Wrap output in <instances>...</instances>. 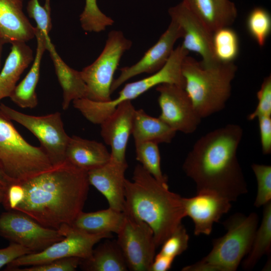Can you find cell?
Segmentation results:
<instances>
[{"label":"cell","mask_w":271,"mask_h":271,"mask_svg":"<svg viewBox=\"0 0 271 271\" xmlns=\"http://www.w3.org/2000/svg\"><path fill=\"white\" fill-rule=\"evenodd\" d=\"M21 184L25 196L14 210L55 229L70 225L83 211L90 185L87 172L66 160Z\"/></svg>","instance_id":"6da1fadb"},{"label":"cell","mask_w":271,"mask_h":271,"mask_svg":"<svg viewBox=\"0 0 271 271\" xmlns=\"http://www.w3.org/2000/svg\"><path fill=\"white\" fill-rule=\"evenodd\" d=\"M242 136V127L231 123L208 132L196 142L183 169L195 182L197 193H214L232 202L247 192L237 156Z\"/></svg>","instance_id":"7a4b0ae2"},{"label":"cell","mask_w":271,"mask_h":271,"mask_svg":"<svg viewBox=\"0 0 271 271\" xmlns=\"http://www.w3.org/2000/svg\"><path fill=\"white\" fill-rule=\"evenodd\" d=\"M132 180H125L123 212L150 226L158 247L186 216L183 197L171 192L168 185L157 181L141 164L134 168Z\"/></svg>","instance_id":"3957f363"},{"label":"cell","mask_w":271,"mask_h":271,"mask_svg":"<svg viewBox=\"0 0 271 271\" xmlns=\"http://www.w3.org/2000/svg\"><path fill=\"white\" fill-rule=\"evenodd\" d=\"M236 71L233 62L206 67L188 55L184 58L182 64L184 89L201 118L225 108Z\"/></svg>","instance_id":"277c9868"},{"label":"cell","mask_w":271,"mask_h":271,"mask_svg":"<svg viewBox=\"0 0 271 271\" xmlns=\"http://www.w3.org/2000/svg\"><path fill=\"white\" fill-rule=\"evenodd\" d=\"M258 216L236 213L223 222L227 232L213 241L210 252L200 260L184 267L183 271H235L251 247Z\"/></svg>","instance_id":"5b68a950"},{"label":"cell","mask_w":271,"mask_h":271,"mask_svg":"<svg viewBox=\"0 0 271 271\" xmlns=\"http://www.w3.org/2000/svg\"><path fill=\"white\" fill-rule=\"evenodd\" d=\"M189 52L181 45L172 52L165 65L159 71L142 79L126 84L118 96L107 102H98L87 98L73 101L75 108L91 123L100 124L121 102L131 101L151 88L163 83L174 84L184 88L185 80L182 64Z\"/></svg>","instance_id":"8992f818"},{"label":"cell","mask_w":271,"mask_h":271,"mask_svg":"<svg viewBox=\"0 0 271 271\" xmlns=\"http://www.w3.org/2000/svg\"><path fill=\"white\" fill-rule=\"evenodd\" d=\"M52 166L41 147L27 142L0 111V170L11 183H21Z\"/></svg>","instance_id":"52a82bcc"},{"label":"cell","mask_w":271,"mask_h":271,"mask_svg":"<svg viewBox=\"0 0 271 271\" xmlns=\"http://www.w3.org/2000/svg\"><path fill=\"white\" fill-rule=\"evenodd\" d=\"M132 42L120 31L113 30L108 35L104 47L97 59L80 73L87 88V99L98 102L110 100V89L114 74L125 52Z\"/></svg>","instance_id":"ba28073f"},{"label":"cell","mask_w":271,"mask_h":271,"mask_svg":"<svg viewBox=\"0 0 271 271\" xmlns=\"http://www.w3.org/2000/svg\"><path fill=\"white\" fill-rule=\"evenodd\" d=\"M0 111L8 118L23 125L39 140L40 147L52 166L65 161V152L70 139L66 132L59 112L35 116L18 111L0 103Z\"/></svg>","instance_id":"9c48e42d"},{"label":"cell","mask_w":271,"mask_h":271,"mask_svg":"<svg viewBox=\"0 0 271 271\" xmlns=\"http://www.w3.org/2000/svg\"><path fill=\"white\" fill-rule=\"evenodd\" d=\"M65 237L42 251L22 256L9 263L6 270L37 265L62 258L76 257L86 259L92 255L94 245L112 234H90L63 225L58 229Z\"/></svg>","instance_id":"30bf717a"},{"label":"cell","mask_w":271,"mask_h":271,"mask_svg":"<svg viewBox=\"0 0 271 271\" xmlns=\"http://www.w3.org/2000/svg\"><path fill=\"white\" fill-rule=\"evenodd\" d=\"M0 235L33 252L42 251L65 237L58 229L46 227L16 210H7L0 215Z\"/></svg>","instance_id":"8fae6325"},{"label":"cell","mask_w":271,"mask_h":271,"mask_svg":"<svg viewBox=\"0 0 271 271\" xmlns=\"http://www.w3.org/2000/svg\"><path fill=\"white\" fill-rule=\"evenodd\" d=\"M125 216L116 241L128 269L149 271L157 248L154 232L146 222L125 214Z\"/></svg>","instance_id":"7c38bea8"},{"label":"cell","mask_w":271,"mask_h":271,"mask_svg":"<svg viewBox=\"0 0 271 271\" xmlns=\"http://www.w3.org/2000/svg\"><path fill=\"white\" fill-rule=\"evenodd\" d=\"M161 113L159 118L176 131L194 132L201 118L196 112L185 89L170 83L156 86Z\"/></svg>","instance_id":"4fadbf2b"},{"label":"cell","mask_w":271,"mask_h":271,"mask_svg":"<svg viewBox=\"0 0 271 271\" xmlns=\"http://www.w3.org/2000/svg\"><path fill=\"white\" fill-rule=\"evenodd\" d=\"M171 20L176 23L182 31L181 46L189 52L198 53L206 67H214L219 62L215 57L212 47V32L181 2L168 10Z\"/></svg>","instance_id":"5bb4252c"},{"label":"cell","mask_w":271,"mask_h":271,"mask_svg":"<svg viewBox=\"0 0 271 271\" xmlns=\"http://www.w3.org/2000/svg\"><path fill=\"white\" fill-rule=\"evenodd\" d=\"M182 36L179 26L171 20L167 29L158 41L147 51L139 61L131 66L120 69L119 75L112 82L111 93L131 78L143 73L152 74L160 70L173 52L176 42Z\"/></svg>","instance_id":"9a60e30c"},{"label":"cell","mask_w":271,"mask_h":271,"mask_svg":"<svg viewBox=\"0 0 271 271\" xmlns=\"http://www.w3.org/2000/svg\"><path fill=\"white\" fill-rule=\"evenodd\" d=\"M183 202L186 216L194 222L195 235H209L214 223L231 207V202L226 198L206 191L198 192L192 197H183Z\"/></svg>","instance_id":"2e32d148"},{"label":"cell","mask_w":271,"mask_h":271,"mask_svg":"<svg viewBox=\"0 0 271 271\" xmlns=\"http://www.w3.org/2000/svg\"><path fill=\"white\" fill-rule=\"evenodd\" d=\"M135 110L131 101L121 102L100 124L101 136L111 148V158L120 163L126 162L125 152Z\"/></svg>","instance_id":"e0dca14e"},{"label":"cell","mask_w":271,"mask_h":271,"mask_svg":"<svg viewBox=\"0 0 271 271\" xmlns=\"http://www.w3.org/2000/svg\"><path fill=\"white\" fill-rule=\"evenodd\" d=\"M127 162L120 163L110 158L103 166L87 172L90 185L106 199L109 207L123 211L125 204V172Z\"/></svg>","instance_id":"ac0fdd59"},{"label":"cell","mask_w":271,"mask_h":271,"mask_svg":"<svg viewBox=\"0 0 271 271\" xmlns=\"http://www.w3.org/2000/svg\"><path fill=\"white\" fill-rule=\"evenodd\" d=\"M23 0H0V39L3 44L26 42L35 37L36 27L23 11Z\"/></svg>","instance_id":"d6986e66"},{"label":"cell","mask_w":271,"mask_h":271,"mask_svg":"<svg viewBox=\"0 0 271 271\" xmlns=\"http://www.w3.org/2000/svg\"><path fill=\"white\" fill-rule=\"evenodd\" d=\"M182 2L212 33L229 27L237 17L236 6L230 0H183Z\"/></svg>","instance_id":"ffe728a7"},{"label":"cell","mask_w":271,"mask_h":271,"mask_svg":"<svg viewBox=\"0 0 271 271\" xmlns=\"http://www.w3.org/2000/svg\"><path fill=\"white\" fill-rule=\"evenodd\" d=\"M111 155L101 143L76 136L70 137L65 152V160L87 172L107 163Z\"/></svg>","instance_id":"44dd1931"},{"label":"cell","mask_w":271,"mask_h":271,"mask_svg":"<svg viewBox=\"0 0 271 271\" xmlns=\"http://www.w3.org/2000/svg\"><path fill=\"white\" fill-rule=\"evenodd\" d=\"M46 50L49 52L63 91L62 107L63 110H66L73 100L87 98V88L80 71L71 68L64 62L50 39L46 40Z\"/></svg>","instance_id":"7402d4cb"},{"label":"cell","mask_w":271,"mask_h":271,"mask_svg":"<svg viewBox=\"0 0 271 271\" xmlns=\"http://www.w3.org/2000/svg\"><path fill=\"white\" fill-rule=\"evenodd\" d=\"M35 37L37 45L33 64L9 97L13 102L22 108H34L38 104L36 89L39 80L42 57L46 50V39L50 37H46L36 27Z\"/></svg>","instance_id":"603a6c76"},{"label":"cell","mask_w":271,"mask_h":271,"mask_svg":"<svg viewBox=\"0 0 271 271\" xmlns=\"http://www.w3.org/2000/svg\"><path fill=\"white\" fill-rule=\"evenodd\" d=\"M34 58L32 50L25 42L12 44L11 52L0 71V101L10 96L21 74Z\"/></svg>","instance_id":"cb8c5ba5"},{"label":"cell","mask_w":271,"mask_h":271,"mask_svg":"<svg viewBox=\"0 0 271 271\" xmlns=\"http://www.w3.org/2000/svg\"><path fill=\"white\" fill-rule=\"evenodd\" d=\"M125 217L123 212L110 207L95 212L82 211L70 226L76 230L90 234H117Z\"/></svg>","instance_id":"d4e9b609"},{"label":"cell","mask_w":271,"mask_h":271,"mask_svg":"<svg viewBox=\"0 0 271 271\" xmlns=\"http://www.w3.org/2000/svg\"><path fill=\"white\" fill-rule=\"evenodd\" d=\"M176 132L159 117L150 116L142 109L135 110L131 130L134 143H170Z\"/></svg>","instance_id":"484cf974"},{"label":"cell","mask_w":271,"mask_h":271,"mask_svg":"<svg viewBox=\"0 0 271 271\" xmlns=\"http://www.w3.org/2000/svg\"><path fill=\"white\" fill-rule=\"evenodd\" d=\"M81 268L87 271H126L127 263L117 241L107 240L93 249L92 255L81 259Z\"/></svg>","instance_id":"4316f807"},{"label":"cell","mask_w":271,"mask_h":271,"mask_svg":"<svg viewBox=\"0 0 271 271\" xmlns=\"http://www.w3.org/2000/svg\"><path fill=\"white\" fill-rule=\"evenodd\" d=\"M263 217L257 229L251 249L242 263L243 268L250 270L262 256L269 254L271 246V201L263 206Z\"/></svg>","instance_id":"83f0119b"},{"label":"cell","mask_w":271,"mask_h":271,"mask_svg":"<svg viewBox=\"0 0 271 271\" xmlns=\"http://www.w3.org/2000/svg\"><path fill=\"white\" fill-rule=\"evenodd\" d=\"M212 47L215 57L219 62H233L239 53L238 36L229 27L219 29L212 33Z\"/></svg>","instance_id":"f1b7e54d"},{"label":"cell","mask_w":271,"mask_h":271,"mask_svg":"<svg viewBox=\"0 0 271 271\" xmlns=\"http://www.w3.org/2000/svg\"><path fill=\"white\" fill-rule=\"evenodd\" d=\"M135 144L136 159L143 167L160 183L168 185V180L162 171L158 144L143 142Z\"/></svg>","instance_id":"f546056e"},{"label":"cell","mask_w":271,"mask_h":271,"mask_svg":"<svg viewBox=\"0 0 271 271\" xmlns=\"http://www.w3.org/2000/svg\"><path fill=\"white\" fill-rule=\"evenodd\" d=\"M80 22L84 31L96 33L105 30L114 23L110 17L101 11L96 0H85L84 10L80 15Z\"/></svg>","instance_id":"4dcf8cb0"},{"label":"cell","mask_w":271,"mask_h":271,"mask_svg":"<svg viewBox=\"0 0 271 271\" xmlns=\"http://www.w3.org/2000/svg\"><path fill=\"white\" fill-rule=\"evenodd\" d=\"M246 26L251 37L260 47H263L271 31L270 14L262 8H254L247 17Z\"/></svg>","instance_id":"1f68e13d"},{"label":"cell","mask_w":271,"mask_h":271,"mask_svg":"<svg viewBox=\"0 0 271 271\" xmlns=\"http://www.w3.org/2000/svg\"><path fill=\"white\" fill-rule=\"evenodd\" d=\"M253 170L257 181V194L254 205L260 207L271 201V166L252 164Z\"/></svg>","instance_id":"d6a6232c"},{"label":"cell","mask_w":271,"mask_h":271,"mask_svg":"<svg viewBox=\"0 0 271 271\" xmlns=\"http://www.w3.org/2000/svg\"><path fill=\"white\" fill-rule=\"evenodd\" d=\"M27 10L29 16L35 21L36 28L49 37L52 28L50 0H45L44 6L40 4L39 0H30Z\"/></svg>","instance_id":"836d02e7"},{"label":"cell","mask_w":271,"mask_h":271,"mask_svg":"<svg viewBox=\"0 0 271 271\" xmlns=\"http://www.w3.org/2000/svg\"><path fill=\"white\" fill-rule=\"evenodd\" d=\"M189 239L186 229L181 224L161 245L160 252L175 259L187 249Z\"/></svg>","instance_id":"e575fe53"},{"label":"cell","mask_w":271,"mask_h":271,"mask_svg":"<svg viewBox=\"0 0 271 271\" xmlns=\"http://www.w3.org/2000/svg\"><path fill=\"white\" fill-rule=\"evenodd\" d=\"M257 105L254 110L247 116L252 120L260 117L271 116V76L266 77L257 92Z\"/></svg>","instance_id":"d590c367"},{"label":"cell","mask_w":271,"mask_h":271,"mask_svg":"<svg viewBox=\"0 0 271 271\" xmlns=\"http://www.w3.org/2000/svg\"><path fill=\"white\" fill-rule=\"evenodd\" d=\"M81 259L71 257L53 260L46 263L19 267L13 271H74L81 263Z\"/></svg>","instance_id":"8d00e7d4"},{"label":"cell","mask_w":271,"mask_h":271,"mask_svg":"<svg viewBox=\"0 0 271 271\" xmlns=\"http://www.w3.org/2000/svg\"><path fill=\"white\" fill-rule=\"evenodd\" d=\"M25 191L21 183H12L7 188L3 204L7 210H14L24 199Z\"/></svg>","instance_id":"74e56055"},{"label":"cell","mask_w":271,"mask_h":271,"mask_svg":"<svg viewBox=\"0 0 271 271\" xmlns=\"http://www.w3.org/2000/svg\"><path fill=\"white\" fill-rule=\"evenodd\" d=\"M31 253L33 252L25 247L11 242L7 247L0 248V269L16 259Z\"/></svg>","instance_id":"f35d334b"},{"label":"cell","mask_w":271,"mask_h":271,"mask_svg":"<svg viewBox=\"0 0 271 271\" xmlns=\"http://www.w3.org/2000/svg\"><path fill=\"white\" fill-rule=\"evenodd\" d=\"M260 134L261 150L263 154L271 153V116H265L257 118Z\"/></svg>","instance_id":"ab89813d"},{"label":"cell","mask_w":271,"mask_h":271,"mask_svg":"<svg viewBox=\"0 0 271 271\" xmlns=\"http://www.w3.org/2000/svg\"><path fill=\"white\" fill-rule=\"evenodd\" d=\"M174 258L159 252L155 255L149 271H167L171 268Z\"/></svg>","instance_id":"60d3db41"},{"label":"cell","mask_w":271,"mask_h":271,"mask_svg":"<svg viewBox=\"0 0 271 271\" xmlns=\"http://www.w3.org/2000/svg\"><path fill=\"white\" fill-rule=\"evenodd\" d=\"M7 186L0 183V204L3 203Z\"/></svg>","instance_id":"b9f144b4"},{"label":"cell","mask_w":271,"mask_h":271,"mask_svg":"<svg viewBox=\"0 0 271 271\" xmlns=\"http://www.w3.org/2000/svg\"><path fill=\"white\" fill-rule=\"evenodd\" d=\"M0 183L8 186L11 183L6 177V176L3 174V173L0 170Z\"/></svg>","instance_id":"7bdbcfd3"},{"label":"cell","mask_w":271,"mask_h":271,"mask_svg":"<svg viewBox=\"0 0 271 271\" xmlns=\"http://www.w3.org/2000/svg\"><path fill=\"white\" fill-rule=\"evenodd\" d=\"M4 44L0 39V69H1V56L2 52L3 46Z\"/></svg>","instance_id":"ee69618b"}]
</instances>
